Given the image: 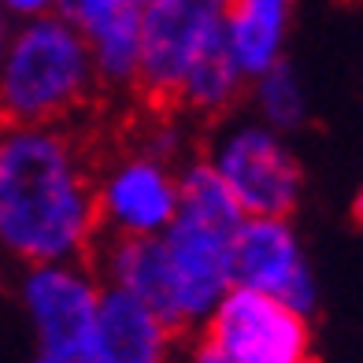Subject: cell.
Returning a JSON list of instances; mask_svg holds the SVG:
<instances>
[{
  "label": "cell",
  "mask_w": 363,
  "mask_h": 363,
  "mask_svg": "<svg viewBox=\"0 0 363 363\" xmlns=\"http://www.w3.org/2000/svg\"><path fill=\"white\" fill-rule=\"evenodd\" d=\"M356 219L363 223V193H359V201H356Z\"/></svg>",
  "instance_id": "obj_17"
},
{
  "label": "cell",
  "mask_w": 363,
  "mask_h": 363,
  "mask_svg": "<svg viewBox=\"0 0 363 363\" xmlns=\"http://www.w3.org/2000/svg\"><path fill=\"white\" fill-rule=\"evenodd\" d=\"M182 363H230V359L219 349H211V345L201 337L196 345H189V352H186V359H182Z\"/></svg>",
  "instance_id": "obj_15"
},
{
  "label": "cell",
  "mask_w": 363,
  "mask_h": 363,
  "mask_svg": "<svg viewBox=\"0 0 363 363\" xmlns=\"http://www.w3.org/2000/svg\"><path fill=\"white\" fill-rule=\"evenodd\" d=\"M230 245L234 238L219 234L196 219L174 216L171 226L163 230V252H167V282H171V301L182 330L193 323L208 319L216 304L234 289L230 274Z\"/></svg>",
  "instance_id": "obj_8"
},
{
  "label": "cell",
  "mask_w": 363,
  "mask_h": 363,
  "mask_svg": "<svg viewBox=\"0 0 363 363\" xmlns=\"http://www.w3.org/2000/svg\"><path fill=\"white\" fill-rule=\"evenodd\" d=\"M138 4H141V8H145V4H148V0H138Z\"/></svg>",
  "instance_id": "obj_19"
},
{
  "label": "cell",
  "mask_w": 363,
  "mask_h": 363,
  "mask_svg": "<svg viewBox=\"0 0 363 363\" xmlns=\"http://www.w3.org/2000/svg\"><path fill=\"white\" fill-rule=\"evenodd\" d=\"M82 119L0 126V245L34 267H86L101 238L104 130Z\"/></svg>",
  "instance_id": "obj_1"
},
{
  "label": "cell",
  "mask_w": 363,
  "mask_h": 363,
  "mask_svg": "<svg viewBox=\"0 0 363 363\" xmlns=\"http://www.w3.org/2000/svg\"><path fill=\"white\" fill-rule=\"evenodd\" d=\"M259 108L274 126H282V130L301 126L304 96H301V86H296V78H293V71L286 67V63H274L271 71L259 74Z\"/></svg>",
  "instance_id": "obj_14"
},
{
  "label": "cell",
  "mask_w": 363,
  "mask_h": 363,
  "mask_svg": "<svg viewBox=\"0 0 363 363\" xmlns=\"http://www.w3.org/2000/svg\"><path fill=\"white\" fill-rule=\"evenodd\" d=\"M204 341L230 363H315L301 311L267 293L234 286L208 315Z\"/></svg>",
  "instance_id": "obj_5"
},
{
  "label": "cell",
  "mask_w": 363,
  "mask_h": 363,
  "mask_svg": "<svg viewBox=\"0 0 363 363\" xmlns=\"http://www.w3.org/2000/svg\"><path fill=\"white\" fill-rule=\"evenodd\" d=\"M241 67L230 56L226 45V26L211 38L201 56L193 60V67L182 78L178 89V115H196V119H219L234 108V101L241 96Z\"/></svg>",
  "instance_id": "obj_12"
},
{
  "label": "cell",
  "mask_w": 363,
  "mask_h": 363,
  "mask_svg": "<svg viewBox=\"0 0 363 363\" xmlns=\"http://www.w3.org/2000/svg\"><path fill=\"white\" fill-rule=\"evenodd\" d=\"M96 71L67 15H45L11 41L0 67V126H56L89 115Z\"/></svg>",
  "instance_id": "obj_2"
},
{
  "label": "cell",
  "mask_w": 363,
  "mask_h": 363,
  "mask_svg": "<svg viewBox=\"0 0 363 363\" xmlns=\"http://www.w3.org/2000/svg\"><path fill=\"white\" fill-rule=\"evenodd\" d=\"M223 8L226 0H148L141 8V52L130 86L141 111L178 115L182 78L223 30Z\"/></svg>",
  "instance_id": "obj_3"
},
{
  "label": "cell",
  "mask_w": 363,
  "mask_h": 363,
  "mask_svg": "<svg viewBox=\"0 0 363 363\" xmlns=\"http://www.w3.org/2000/svg\"><path fill=\"white\" fill-rule=\"evenodd\" d=\"M293 0H226L223 26L230 56L241 74H263L278 63V48L289 23Z\"/></svg>",
  "instance_id": "obj_11"
},
{
  "label": "cell",
  "mask_w": 363,
  "mask_h": 363,
  "mask_svg": "<svg viewBox=\"0 0 363 363\" xmlns=\"http://www.w3.org/2000/svg\"><path fill=\"white\" fill-rule=\"evenodd\" d=\"M0 52H4V19H0Z\"/></svg>",
  "instance_id": "obj_18"
},
{
  "label": "cell",
  "mask_w": 363,
  "mask_h": 363,
  "mask_svg": "<svg viewBox=\"0 0 363 363\" xmlns=\"http://www.w3.org/2000/svg\"><path fill=\"white\" fill-rule=\"evenodd\" d=\"M174 216L196 219V223L219 230V234H230V238H234L241 230V223L249 219L208 160H193V163H186V171L178 174V211Z\"/></svg>",
  "instance_id": "obj_13"
},
{
  "label": "cell",
  "mask_w": 363,
  "mask_h": 363,
  "mask_svg": "<svg viewBox=\"0 0 363 363\" xmlns=\"http://www.w3.org/2000/svg\"><path fill=\"white\" fill-rule=\"evenodd\" d=\"M26 311L38 330L34 363H93V326L101 289L74 263H41L30 271Z\"/></svg>",
  "instance_id": "obj_6"
},
{
  "label": "cell",
  "mask_w": 363,
  "mask_h": 363,
  "mask_svg": "<svg viewBox=\"0 0 363 363\" xmlns=\"http://www.w3.org/2000/svg\"><path fill=\"white\" fill-rule=\"evenodd\" d=\"M178 337L123 289L101 293L93 326V363H174Z\"/></svg>",
  "instance_id": "obj_10"
},
{
  "label": "cell",
  "mask_w": 363,
  "mask_h": 363,
  "mask_svg": "<svg viewBox=\"0 0 363 363\" xmlns=\"http://www.w3.org/2000/svg\"><path fill=\"white\" fill-rule=\"evenodd\" d=\"M211 167L219 171L226 189L234 193L245 216L252 219H286L301 196V167L274 134L245 126L230 134Z\"/></svg>",
  "instance_id": "obj_7"
},
{
  "label": "cell",
  "mask_w": 363,
  "mask_h": 363,
  "mask_svg": "<svg viewBox=\"0 0 363 363\" xmlns=\"http://www.w3.org/2000/svg\"><path fill=\"white\" fill-rule=\"evenodd\" d=\"M8 8H15V11H26V15H34V11H45L52 0H4Z\"/></svg>",
  "instance_id": "obj_16"
},
{
  "label": "cell",
  "mask_w": 363,
  "mask_h": 363,
  "mask_svg": "<svg viewBox=\"0 0 363 363\" xmlns=\"http://www.w3.org/2000/svg\"><path fill=\"white\" fill-rule=\"evenodd\" d=\"M101 234L156 238L178 211V174L126 134L123 123L104 130L101 160Z\"/></svg>",
  "instance_id": "obj_4"
},
{
  "label": "cell",
  "mask_w": 363,
  "mask_h": 363,
  "mask_svg": "<svg viewBox=\"0 0 363 363\" xmlns=\"http://www.w3.org/2000/svg\"><path fill=\"white\" fill-rule=\"evenodd\" d=\"M230 274L234 286L267 293L301 315L315 308V282L286 219H245L230 245Z\"/></svg>",
  "instance_id": "obj_9"
}]
</instances>
